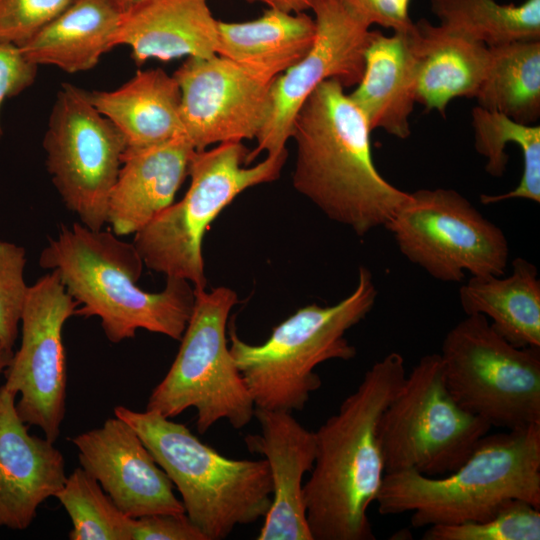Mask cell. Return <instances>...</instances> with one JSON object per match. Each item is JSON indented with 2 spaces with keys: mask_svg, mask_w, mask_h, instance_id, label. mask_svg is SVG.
I'll return each mask as SVG.
<instances>
[{
  "mask_svg": "<svg viewBox=\"0 0 540 540\" xmlns=\"http://www.w3.org/2000/svg\"><path fill=\"white\" fill-rule=\"evenodd\" d=\"M406 376L403 356L375 362L357 388L315 432L316 457L303 484L313 540H374L368 509L386 474L381 417Z\"/></svg>",
  "mask_w": 540,
  "mask_h": 540,
  "instance_id": "obj_1",
  "label": "cell"
},
{
  "mask_svg": "<svg viewBox=\"0 0 540 540\" xmlns=\"http://www.w3.org/2000/svg\"><path fill=\"white\" fill-rule=\"evenodd\" d=\"M369 125L336 79L322 82L293 121L294 188L328 218L364 236L384 226L408 197L377 170Z\"/></svg>",
  "mask_w": 540,
  "mask_h": 540,
  "instance_id": "obj_2",
  "label": "cell"
},
{
  "mask_svg": "<svg viewBox=\"0 0 540 540\" xmlns=\"http://www.w3.org/2000/svg\"><path fill=\"white\" fill-rule=\"evenodd\" d=\"M119 237L80 222L62 226L42 250L39 264L57 273L78 303L76 316L100 318L110 342L133 338L139 329L180 340L195 302L193 286L168 277L162 291L142 290L137 282L143 260L133 243Z\"/></svg>",
  "mask_w": 540,
  "mask_h": 540,
  "instance_id": "obj_3",
  "label": "cell"
},
{
  "mask_svg": "<svg viewBox=\"0 0 540 540\" xmlns=\"http://www.w3.org/2000/svg\"><path fill=\"white\" fill-rule=\"evenodd\" d=\"M515 499L540 508V424L487 433L444 476L388 472L375 502L381 515L409 512L421 528L487 520Z\"/></svg>",
  "mask_w": 540,
  "mask_h": 540,
  "instance_id": "obj_4",
  "label": "cell"
},
{
  "mask_svg": "<svg viewBox=\"0 0 540 540\" xmlns=\"http://www.w3.org/2000/svg\"><path fill=\"white\" fill-rule=\"evenodd\" d=\"M377 289L361 266L355 289L331 306L307 305L275 326L262 344L253 345L230 332L229 350L255 408L301 411L321 387L319 364L351 360L356 349L346 332L372 310Z\"/></svg>",
  "mask_w": 540,
  "mask_h": 540,
  "instance_id": "obj_5",
  "label": "cell"
},
{
  "mask_svg": "<svg viewBox=\"0 0 540 540\" xmlns=\"http://www.w3.org/2000/svg\"><path fill=\"white\" fill-rule=\"evenodd\" d=\"M114 416L140 436L205 540L225 539L237 525L256 522L268 512L273 489L265 459L227 458L184 424L153 410L116 406Z\"/></svg>",
  "mask_w": 540,
  "mask_h": 540,
  "instance_id": "obj_6",
  "label": "cell"
},
{
  "mask_svg": "<svg viewBox=\"0 0 540 540\" xmlns=\"http://www.w3.org/2000/svg\"><path fill=\"white\" fill-rule=\"evenodd\" d=\"M249 151L233 141L194 152L184 197L134 234L133 244L146 267L188 281L195 292L205 290L202 240L210 224L241 192L276 180L287 159L285 150L244 167Z\"/></svg>",
  "mask_w": 540,
  "mask_h": 540,
  "instance_id": "obj_7",
  "label": "cell"
},
{
  "mask_svg": "<svg viewBox=\"0 0 540 540\" xmlns=\"http://www.w3.org/2000/svg\"><path fill=\"white\" fill-rule=\"evenodd\" d=\"M235 291L220 286L195 292L191 316L178 353L164 378L152 390L147 410L173 418L196 410V429L206 433L227 420L235 429L249 424L254 403L234 363L226 337Z\"/></svg>",
  "mask_w": 540,
  "mask_h": 540,
  "instance_id": "obj_8",
  "label": "cell"
},
{
  "mask_svg": "<svg viewBox=\"0 0 540 540\" xmlns=\"http://www.w3.org/2000/svg\"><path fill=\"white\" fill-rule=\"evenodd\" d=\"M439 354L463 409L505 430L540 424V348L514 346L471 314L448 331Z\"/></svg>",
  "mask_w": 540,
  "mask_h": 540,
  "instance_id": "obj_9",
  "label": "cell"
},
{
  "mask_svg": "<svg viewBox=\"0 0 540 540\" xmlns=\"http://www.w3.org/2000/svg\"><path fill=\"white\" fill-rule=\"evenodd\" d=\"M448 390L440 354L423 356L385 409L379 440L386 473L413 470L439 477L457 469L490 432Z\"/></svg>",
  "mask_w": 540,
  "mask_h": 540,
  "instance_id": "obj_10",
  "label": "cell"
},
{
  "mask_svg": "<svg viewBox=\"0 0 540 540\" xmlns=\"http://www.w3.org/2000/svg\"><path fill=\"white\" fill-rule=\"evenodd\" d=\"M400 252L431 277L460 282L472 276L504 275L509 245L501 228L453 189H419L385 225Z\"/></svg>",
  "mask_w": 540,
  "mask_h": 540,
  "instance_id": "obj_11",
  "label": "cell"
},
{
  "mask_svg": "<svg viewBox=\"0 0 540 540\" xmlns=\"http://www.w3.org/2000/svg\"><path fill=\"white\" fill-rule=\"evenodd\" d=\"M126 140L90 102L88 91L64 83L56 94L43 138L46 167L68 210L101 230Z\"/></svg>",
  "mask_w": 540,
  "mask_h": 540,
  "instance_id": "obj_12",
  "label": "cell"
},
{
  "mask_svg": "<svg viewBox=\"0 0 540 540\" xmlns=\"http://www.w3.org/2000/svg\"><path fill=\"white\" fill-rule=\"evenodd\" d=\"M78 303L51 271L29 286L21 315V344L4 371V386L19 395L16 410L28 426L55 442L66 410L63 327Z\"/></svg>",
  "mask_w": 540,
  "mask_h": 540,
  "instance_id": "obj_13",
  "label": "cell"
},
{
  "mask_svg": "<svg viewBox=\"0 0 540 540\" xmlns=\"http://www.w3.org/2000/svg\"><path fill=\"white\" fill-rule=\"evenodd\" d=\"M316 25L315 40L296 64L272 83L270 108L249 151V165L261 153L274 156L286 150L295 116L307 97L324 81L357 85L364 70L370 25L343 0H310Z\"/></svg>",
  "mask_w": 540,
  "mask_h": 540,
  "instance_id": "obj_14",
  "label": "cell"
},
{
  "mask_svg": "<svg viewBox=\"0 0 540 540\" xmlns=\"http://www.w3.org/2000/svg\"><path fill=\"white\" fill-rule=\"evenodd\" d=\"M173 76L181 92L185 137L196 151L257 137L268 116L273 82L217 54L188 57Z\"/></svg>",
  "mask_w": 540,
  "mask_h": 540,
  "instance_id": "obj_15",
  "label": "cell"
},
{
  "mask_svg": "<svg viewBox=\"0 0 540 540\" xmlns=\"http://www.w3.org/2000/svg\"><path fill=\"white\" fill-rule=\"evenodd\" d=\"M80 467L96 479L118 508L131 518L183 514L182 501L137 432L114 416L71 439Z\"/></svg>",
  "mask_w": 540,
  "mask_h": 540,
  "instance_id": "obj_16",
  "label": "cell"
},
{
  "mask_svg": "<svg viewBox=\"0 0 540 540\" xmlns=\"http://www.w3.org/2000/svg\"><path fill=\"white\" fill-rule=\"evenodd\" d=\"M260 434L244 442L267 461L272 481V503L257 540H313L303 499V477L313 468L316 437L291 412L254 409Z\"/></svg>",
  "mask_w": 540,
  "mask_h": 540,
  "instance_id": "obj_17",
  "label": "cell"
},
{
  "mask_svg": "<svg viewBox=\"0 0 540 540\" xmlns=\"http://www.w3.org/2000/svg\"><path fill=\"white\" fill-rule=\"evenodd\" d=\"M15 398L4 385L0 387V527L25 530L67 475L61 451L46 437L28 432Z\"/></svg>",
  "mask_w": 540,
  "mask_h": 540,
  "instance_id": "obj_18",
  "label": "cell"
},
{
  "mask_svg": "<svg viewBox=\"0 0 540 540\" xmlns=\"http://www.w3.org/2000/svg\"><path fill=\"white\" fill-rule=\"evenodd\" d=\"M196 150L185 136L126 147L111 191L107 223L117 236L135 234L169 207Z\"/></svg>",
  "mask_w": 540,
  "mask_h": 540,
  "instance_id": "obj_19",
  "label": "cell"
},
{
  "mask_svg": "<svg viewBox=\"0 0 540 540\" xmlns=\"http://www.w3.org/2000/svg\"><path fill=\"white\" fill-rule=\"evenodd\" d=\"M217 20L207 0H141L123 13L115 44L131 49L138 65L148 59L216 54Z\"/></svg>",
  "mask_w": 540,
  "mask_h": 540,
  "instance_id": "obj_20",
  "label": "cell"
},
{
  "mask_svg": "<svg viewBox=\"0 0 540 540\" xmlns=\"http://www.w3.org/2000/svg\"><path fill=\"white\" fill-rule=\"evenodd\" d=\"M410 32L386 36L371 30L362 77L348 94L371 131L382 129L399 139L411 134L410 116L416 103V60Z\"/></svg>",
  "mask_w": 540,
  "mask_h": 540,
  "instance_id": "obj_21",
  "label": "cell"
},
{
  "mask_svg": "<svg viewBox=\"0 0 540 540\" xmlns=\"http://www.w3.org/2000/svg\"><path fill=\"white\" fill-rule=\"evenodd\" d=\"M416 60V103L445 115L455 98H474L482 82L488 47L426 19L409 33Z\"/></svg>",
  "mask_w": 540,
  "mask_h": 540,
  "instance_id": "obj_22",
  "label": "cell"
},
{
  "mask_svg": "<svg viewBox=\"0 0 540 540\" xmlns=\"http://www.w3.org/2000/svg\"><path fill=\"white\" fill-rule=\"evenodd\" d=\"M216 54L252 76L273 82L309 51L316 25L305 12L288 13L269 7L246 22H217Z\"/></svg>",
  "mask_w": 540,
  "mask_h": 540,
  "instance_id": "obj_23",
  "label": "cell"
},
{
  "mask_svg": "<svg viewBox=\"0 0 540 540\" xmlns=\"http://www.w3.org/2000/svg\"><path fill=\"white\" fill-rule=\"evenodd\" d=\"M122 16L112 0H74L19 48L37 66L87 71L116 46Z\"/></svg>",
  "mask_w": 540,
  "mask_h": 540,
  "instance_id": "obj_24",
  "label": "cell"
},
{
  "mask_svg": "<svg viewBox=\"0 0 540 540\" xmlns=\"http://www.w3.org/2000/svg\"><path fill=\"white\" fill-rule=\"evenodd\" d=\"M93 106L124 136L127 147H144L185 136L177 80L162 69L139 70L111 91H88Z\"/></svg>",
  "mask_w": 540,
  "mask_h": 540,
  "instance_id": "obj_25",
  "label": "cell"
},
{
  "mask_svg": "<svg viewBox=\"0 0 540 540\" xmlns=\"http://www.w3.org/2000/svg\"><path fill=\"white\" fill-rule=\"evenodd\" d=\"M466 315L481 314L517 347L540 348V279L534 264L517 257L510 275L472 276L459 290Z\"/></svg>",
  "mask_w": 540,
  "mask_h": 540,
  "instance_id": "obj_26",
  "label": "cell"
},
{
  "mask_svg": "<svg viewBox=\"0 0 540 540\" xmlns=\"http://www.w3.org/2000/svg\"><path fill=\"white\" fill-rule=\"evenodd\" d=\"M478 106L522 124L540 117V40L488 47V61L475 95Z\"/></svg>",
  "mask_w": 540,
  "mask_h": 540,
  "instance_id": "obj_27",
  "label": "cell"
},
{
  "mask_svg": "<svg viewBox=\"0 0 540 540\" xmlns=\"http://www.w3.org/2000/svg\"><path fill=\"white\" fill-rule=\"evenodd\" d=\"M475 149L485 158V170L493 177L506 172L509 155L508 143L516 144L523 157V172L519 184L503 194H482L484 205L509 199L540 202V126L518 123L509 117L475 106L471 111Z\"/></svg>",
  "mask_w": 540,
  "mask_h": 540,
  "instance_id": "obj_28",
  "label": "cell"
},
{
  "mask_svg": "<svg viewBox=\"0 0 540 540\" xmlns=\"http://www.w3.org/2000/svg\"><path fill=\"white\" fill-rule=\"evenodd\" d=\"M440 25L487 47L540 40V0L500 4L495 0H430Z\"/></svg>",
  "mask_w": 540,
  "mask_h": 540,
  "instance_id": "obj_29",
  "label": "cell"
},
{
  "mask_svg": "<svg viewBox=\"0 0 540 540\" xmlns=\"http://www.w3.org/2000/svg\"><path fill=\"white\" fill-rule=\"evenodd\" d=\"M55 497L71 519L70 540H132L134 518L122 512L82 467L67 476Z\"/></svg>",
  "mask_w": 540,
  "mask_h": 540,
  "instance_id": "obj_30",
  "label": "cell"
},
{
  "mask_svg": "<svg viewBox=\"0 0 540 540\" xmlns=\"http://www.w3.org/2000/svg\"><path fill=\"white\" fill-rule=\"evenodd\" d=\"M422 539L539 540L540 508L524 500H511L487 520L429 526Z\"/></svg>",
  "mask_w": 540,
  "mask_h": 540,
  "instance_id": "obj_31",
  "label": "cell"
},
{
  "mask_svg": "<svg viewBox=\"0 0 540 540\" xmlns=\"http://www.w3.org/2000/svg\"><path fill=\"white\" fill-rule=\"evenodd\" d=\"M22 246L0 240V343L13 348L29 286L24 280Z\"/></svg>",
  "mask_w": 540,
  "mask_h": 540,
  "instance_id": "obj_32",
  "label": "cell"
},
{
  "mask_svg": "<svg viewBox=\"0 0 540 540\" xmlns=\"http://www.w3.org/2000/svg\"><path fill=\"white\" fill-rule=\"evenodd\" d=\"M74 0H0V41L20 46Z\"/></svg>",
  "mask_w": 540,
  "mask_h": 540,
  "instance_id": "obj_33",
  "label": "cell"
},
{
  "mask_svg": "<svg viewBox=\"0 0 540 540\" xmlns=\"http://www.w3.org/2000/svg\"><path fill=\"white\" fill-rule=\"evenodd\" d=\"M38 66L29 61L18 45L0 41V110L4 101L30 87ZM3 130L0 121V141Z\"/></svg>",
  "mask_w": 540,
  "mask_h": 540,
  "instance_id": "obj_34",
  "label": "cell"
},
{
  "mask_svg": "<svg viewBox=\"0 0 540 540\" xmlns=\"http://www.w3.org/2000/svg\"><path fill=\"white\" fill-rule=\"evenodd\" d=\"M132 540H205L183 514H152L134 518Z\"/></svg>",
  "mask_w": 540,
  "mask_h": 540,
  "instance_id": "obj_35",
  "label": "cell"
},
{
  "mask_svg": "<svg viewBox=\"0 0 540 540\" xmlns=\"http://www.w3.org/2000/svg\"><path fill=\"white\" fill-rule=\"evenodd\" d=\"M370 26L392 29L393 32L408 33L414 28L409 15L411 0H343Z\"/></svg>",
  "mask_w": 540,
  "mask_h": 540,
  "instance_id": "obj_36",
  "label": "cell"
},
{
  "mask_svg": "<svg viewBox=\"0 0 540 540\" xmlns=\"http://www.w3.org/2000/svg\"><path fill=\"white\" fill-rule=\"evenodd\" d=\"M271 8L288 13H299L310 9V0H261Z\"/></svg>",
  "mask_w": 540,
  "mask_h": 540,
  "instance_id": "obj_37",
  "label": "cell"
},
{
  "mask_svg": "<svg viewBox=\"0 0 540 540\" xmlns=\"http://www.w3.org/2000/svg\"><path fill=\"white\" fill-rule=\"evenodd\" d=\"M13 354V348H9L0 343V375L4 373L5 369L9 365Z\"/></svg>",
  "mask_w": 540,
  "mask_h": 540,
  "instance_id": "obj_38",
  "label": "cell"
},
{
  "mask_svg": "<svg viewBox=\"0 0 540 540\" xmlns=\"http://www.w3.org/2000/svg\"><path fill=\"white\" fill-rule=\"evenodd\" d=\"M122 13L127 12L141 0H112Z\"/></svg>",
  "mask_w": 540,
  "mask_h": 540,
  "instance_id": "obj_39",
  "label": "cell"
},
{
  "mask_svg": "<svg viewBox=\"0 0 540 540\" xmlns=\"http://www.w3.org/2000/svg\"><path fill=\"white\" fill-rule=\"evenodd\" d=\"M249 2H254V1H261V0H247Z\"/></svg>",
  "mask_w": 540,
  "mask_h": 540,
  "instance_id": "obj_40",
  "label": "cell"
}]
</instances>
